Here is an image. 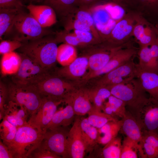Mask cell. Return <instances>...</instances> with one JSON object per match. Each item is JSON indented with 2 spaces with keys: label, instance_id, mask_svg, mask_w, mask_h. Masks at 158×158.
Instances as JSON below:
<instances>
[{
  "label": "cell",
  "instance_id": "1",
  "mask_svg": "<svg viewBox=\"0 0 158 158\" xmlns=\"http://www.w3.org/2000/svg\"><path fill=\"white\" fill-rule=\"evenodd\" d=\"M95 27L102 42L108 39L113 29L130 9L109 1L88 7Z\"/></svg>",
  "mask_w": 158,
  "mask_h": 158
},
{
  "label": "cell",
  "instance_id": "2",
  "mask_svg": "<svg viewBox=\"0 0 158 158\" xmlns=\"http://www.w3.org/2000/svg\"><path fill=\"white\" fill-rule=\"evenodd\" d=\"M51 35L22 43L19 48L24 54L37 63L43 68L50 71L55 69L58 47Z\"/></svg>",
  "mask_w": 158,
  "mask_h": 158
},
{
  "label": "cell",
  "instance_id": "3",
  "mask_svg": "<svg viewBox=\"0 0 158 158\" xmlns=\"http://www.w3.org/2000/svg\"><path fill=\"white\" fill-rule=\"evenodd\" d=\"M53 33L42 27L29 13L25 12L22 9L16 16L8 35H12L11 40L24 43L51 35Z\"/></svg>",
  "mask_w": 158,
  "mask_h": 158
},
{
  "label": "cell",
  "instance_id": "4",
  "mask_svg": "<svg viewBox=\"0 0 158 158\" xmlns=\"http://www.w3.org/2000/svg\"><path fill=\"white\" fill-rule=\"evenodd\" d=\"M44 133L28 123L18 127L15 138L7 146L13 158H27L42 142Z\"/></svg>",
  "mask_w": 158,
  "mask_h": 158
},
{
  "label": "cell",
  "instance_id": "5",
  "mask_svg": "<svg viewBox=\"0 0 158 158\" xmlns=\"http://www.w3.org/2000/svg\"><path fill=\"white\" fill-rule=\"evenodd\" d=\"M134 78L108 89L112 95L123 101L126 106L138 112L148 104L151 99L147 97L146 91L139 80L138 78L135 79Z\"/></svg>",
  "mask_w": 158,
  "mask_h": 158
},
{
  "label": "cell",
  "instance_id": "6",
  "mask_svg": "<svg viewBox=\"0 0 158 158\" xmlns=\"http://www.w3.org/2000/svg\"><path fill=\"white\" fill-rule=\"evenodd\" d=\"M7 87L9 101L24 106L30 117L36 112L41 103L42 97L35 85L16 84L11 82Z\"/></svg>",
  "mask_w": 158,
  "mask_h": 158
},
{
  "label": "cell",
  "instance_id": "7",
  "mask_svg": "<svg viewBox=\"0 0 158 158\" xmlns=\"http://www.w3.org/2000/svg\"><path fill=\"white\" fill-rule=\"evenodd\" d=\"M21 63L18 72L11 77L12 82L23 85H36L54 71L46 70L25 54L20 53Z\"/></svg>",
  "mask_w": 158,
  "mask_h": 158
},
{
  "label": "cell",
  "instance_id": "8",
  "mask_svg": "<svg viewBox=\"0 0 158 158\" xmlns=\"http://www.w3.org/2000/svg\"><path fill=\"white\" fill-rule=\"evenodd\" d=\"M42 97H48L62 101L78 86L56 75L54 71L35 85Z\"/></svg>",
  "mask_w": 158,
  "mask_h": 158
},
{
  "label": "cell",
  "instance_id": "9",
  "mask_svg": "<svg viewBox=\"0 0 158 158\" xmlns=\"http://www.w3.org/2000/svg\"><path fill=\"white\" fill-rule=\"evenodd\" d=\"M124 45L116 47L102 42L82 49L81 56L87 57L88 61V71L87 74L102 69L116 51Z\"/></svg>",
  "mask_w": 158,
  "mask_h": 158
},
{
  "label": "cell",
  "instance_id": "10",
  "mask_svg": "<svg viewBox=\"0 0 158 158\" xmlns=\"http://www.w3.org/2000/svg\"><path fill=\"white\" fill-rule=\"evenodd\" d=\"M136 11L128 10L122 18L116 25L107 40L105 42L111 45L118 47L128 42L133 37V31L136 23Z\"/></svg>",
  "mask_w": 158,
  "mask_h": 158
},
{
  "label": "cell",
  "instance_id": "11",
  "mask_svg": "<svg viewBox=\"0 0 158 158\" xmlns=\"http://www.w3.org/2000/svg\"><path fill=\"white\" fill-rule=\"evenodd\" d=\"M138 49L126 43L115 53L107 64L101 69L86 75L79 83L81 85L92 78L106 74L133 59Z\"/></svg>",
  "mask_w": 158,
  "mask_h": 158
},
{
  "label": "cell",
  "instance_id": "12",
  "mask_svg": "<svg viewBox=\"0 0 158 158\" xmlns=\"http://www.w3.org/2000/svg\"><path fill=\"white\" fill-rule=\"evenodd\" d=\"M67 127H60L47 130L44 133L40 145L63 158H69L67 148L69 131Z\"/></svg>",
  "mask_w": 158,
  "mask_h": 158
},
{
  "label": "cell",
  "instance_id": "13",
  "mask_svg": "<svg viewBox=\"0 0 158 158\" xmlns=\"http://www.w3.org/2000/svg\"><path fill=\"white\" fill-rule=\"evenodd\" d=\"M62 103L48 97H42V101L36 112L29 118L28 123L38 130L44 133L45 128L57 111V107Z\"/></svg>",
  "mask_w": 158,
  "mask_h": 158
},
{
  "label": "cell",
  "instance_id": "14",
  "mask_svg": "<svg viewBox=\"0 0 158 158\" xmlns=\"http://www.w3.org/2000/svg\"><path fill=\"white\" fill-rule=\"evenodd\" d=\"M88 69L87 57L81 56L77 57L69 65L61 68H56L54 73L57 75L76 84L87 74Z\"/></svg>",
  "mask_w": 158,
  "mask_h": 158
},
{
  "label": "cell",
  "instance_id": "15",
  "mask_svg": "<svg viewBox=\"0 0 158 158\" xmlns=\"http://www.w3.org/2000/svg\"><path fill=\"white\" fill-rule=\"evenodd\" d=\"M136 64L133 59L111 71L88 80L83 84L88 87H106L112 80L118 77H135Z\"/></svg>",
  "mask_w": 158,
  "mask_h": 158
},
{
  "label": "cell",
  "instance_id": "16",
  "mask_svg": "<svg viewBox=\"0 0 158 158\" xmlns=\"http://www.w3.org/2000/svg\"><path fill=\"white\" fill-rule=\"evenodd\" d=\"M136 11V23L133 30V37L140 47L150 46L157 38L155 25L145 18L142 14Z\"/></svg>",
  "mask_w": 158,
  "mask_h": 158
},
{
  "label": "cell",
  "instance_id": "17",
  "mask_svg": "<svg viewBox=\"0 0 158 158\" xmlns=\"http://www.w3.org/2000/svg\"><path fill=\"white\" fill-rule=\"evenodd\" d=\"M67 148L70 158H83L86 153L80 125V118H76L69 131Z\"/></svg>",
  "mask_w": 158,
  "mask_h": 158
},
{
  "label": "cell",
  "instance_id": "18",
  "mask_svg": "<svg viewBox=\"0 0 158 158\" xmlns=\"http://www.w3.org/2000/svg\"><path fill=\"white\" fill-rule=\"evenodd\" d=\"M64 103L71 104L75 115L78 116L87 114L93 107L86 91L82 86H78L71 92Z\"/></svg>",
  "mask_w": 158,
  "mask_h": 158
},
{
  "label": "cell",
  "instance_id": "19",
  "mask_svg": "<svg viewBox=\"0 0 158 158\" xmlns=\"http://www.w3.org/2000/svg\"><path fill=\"white\" fill-rule=\"evenodd\" d=\"M26 8L29 13L43 28L50 27L57 22L55 11L50 6L30 4Z\"/></svg>",
  "mask_w": 158,
  "mask_h": 158
},
{
  "label": "cell",
  "instance_id": "20",
  "mask_svg": "<svg viewBox=\"0 0 158 158\" xmlns=\"http://www.w3.org/2000/svg\"><path fill=\"white\" fill-rule=\"evenodd\" d=\"M4 118L18 128L28 123L30 116L24 106L9 101L5 107Z\"/></svg>",
  "mask_w": 158,
  "mask_h": 158
},
{
  "label": "cell",
  "instance_id": "21",
  "mask_svg": "<svg viewBox=\"0 0 158 158\" xmlns=\"http://www.w3.org/2000/svg\"><path fill=\"white\" fill-rule=\"evenodd\" d=\"M121 128L126 137L135 142L139 148V154L143 158H146L142 148L143 135L140 125L135 119L126 114L123 118Z\"/></svg>",
  "mask_w": 158,
  "mask_h": 158
},
{
  "label": "cell",
  "instance_id": "22",
  "mask_svg": "<svg viewBox=\"0 0 158 158\" xmlns=\"http://www.w3.org/2000/svg\"><path fill=\"white\" fill-rule=\"evenodd\" d=\"M151 99L150 103L138 113L146 130L156 131L158 128V101Z\"/></svg>",
  "mask_w": 158,
  "mask_h": 158
},
{
  "label": "cell",
  "instance_id": "23",
  "mask_svg": "<svg viewBox=\"0 0 158 158\" xmlns=\"http://www.w3.org/2000/svg\"><path fill=\"white\" fill-rule=\"evenodd\" d=\"M140 80L146 92L150 95V98L158 101V73L142 71L136 66L135 74Z\"/></svg>",
  "mask_w": 158,
  "mask_h": 158
},
{
  "label": "cell",
  "instance_id": "24",
  "mask_svg": "<svg viewBox=\"0 0 158 158\" xmlns=\"http://www.w3.org/2000/svg\"><path fill=\"white\" fill-rule=\"evenodd\" d=\"M66 104L65 108L56 112L45 128L44 132L60 127H67L71 124L75 115L71 105L68 104Z\"/></svg>",
  "mask_w": 158,
  "mask_h": 158
},
{
  "label": "cell",
  "instance_id": "25",
  "mask_svg": "<svg viewBox=\"0 0 158 158\" xmlns=\"http://www.w3.org/2000/svg\"><path fill=\"white\" fill-rule=\"evenodd\" d=\"M80 125L86 152L90 154L97 145V129L89 123L87 118H80Z\"/></svg>",
  "mask_w": 158,
  "mask_h": 158
},
{
  "label": "cell",
  "instance_id": "26",
  "mask_svg": "<svg viewBox=\"0 0 158 158\" xmlns=\"http://www.w3.org/2000/svg\"><path fill=\"white\" fill-rule=\"evenodd\" d=\"M122 146L121 139L116 137L104 145L102 149L99 148L97 145L90 155L92 156V157L120 158Z\"/></svg>",
  "mask_w": 158,
  "mask_h": 158
},
{
  "label": "cell",
  "instance_id": "27",
  "mask_svg": "<svg viewBox=\"0 0 158 158\" xmlns=\"http://www.w3.org/2000/svg\"><path fill=\"white\" fill-rule=\"evenodd\" d=\"M132 9L145 14L153 24L158 23V0H131Z\"/></svg>",
  "mask_w": 158,
  "mask_h": 158
},
{
  "label": "cell",
  "instance_id": "28",
  "mask_svg": "<svg viewBox=\"0 0 158 158\" xmlns=\"http://www.w3.org/2000/svg\"><path fill=\"white\" fill-rule=\"evenodd\" d=\"M21 61L19 54L14 51L3 55L0 62L1 75L4 76L16 74L20 68Z\"/></svg>",
  "mask_w": 158,
  "mask_h": 158
},
{
  "label": "cell",
  "instance_id": "29",
  "mask_svg": "<svg viewBox=\"0 0 158 158\" xmlns=\"http://www.w3.org/2000/svg\"><path fill=\"white\" fill-rule=\"evenodd\" d=\"M122 124V120L111 121L98 128V144L104 145L116 137Z\"/></svg>",
  "mask_w": 158,
  "mask_h": 158
},
{
  "label": "cell",
  "instance_id": "30",
  "mask_svg": "<svg viewBox=\"0 0 158 158\" xmlns=\"http://www.w3.org/2000/svg\"><path fill=\"white\" fill-rule=\"evenodd\" d=\"M80 86L85 89L93 106L102 111L104 103L111 95L109 90L105 87Z\"/></svg>",
  "mask_w": 158,
  "mask_h": 158
},
{
  "label": "cell",
  "instance_id": "31",
  "mask_svg": "<svg viewBox=\"0 0 158 158\" xmlns=\"http://www.w3.org/2000/svg\"><path fill=\"white\" fill-rule=\"evenodd\" d=\"M22 9L0 8V39L1 40L8 35L16 16Z\"/></svg>",
  "mask_w": 158,
  "mask_h": 158
},
{
  "label": "cell",
  "instance_id": "32",
  "mask_svg": "<svg viewBox=\"0 0 158 158\" xmlns=\"http://www.w3.org/2000/svg\"><path fill=\"white\" fill-rule=\"evenodd\" d=\"M137 54L139 63L136 66L138 68L142 71L158 73V63L152 59L150 46L140 47Z\"/></svg>",
  "mask_w": 158,
  "mask_h": 158
},
{
  "label": "cell",
  "instance_id": "33",
  "mask_svg": "<svg viewBox=\"0 0 158 158\" xmlns=\"http://www.w3.org/2000/svg\"><path fill=\"white\" fill-rule=\"evenodd\" d=\"M142 145L146 157L158 158V133L156 131H146Z\"/></svg>",
  "mask_w": 158,
  "mask_h": 158
},
{
  "label": "cell",
  "instance_id": "34",
  "mask_svg": "<svg viewBox=\"0 0 158 158\" xmlns=\"http://www.w3.org/2000/svg\"><path fill=\"white\" fill-rule=\"evenodd\" d=\"M126 106L123 101L111 95L107 101L104 103L102 111L114 117L117 116L123 118L126 114Z\"/></svg>",
  "mask_w": 158,
  "mask_h": 158
},
{
  "label": "cell",
  "instance_id": "35",
  "mask_svg": "<svg viewBox=\"0 0 158 158\" xmlns=\"http://www.w3.org/2000/svg\"><path fill=\"white\" fill-rule=\"evenodd\" d=\"M77 57V51L75 47L65 43L58 47L57 61L62 66L69 65Z\"/></svg>",
  "mask_w": 158,
  "mask_h": 158
},
{
  "label": "cell",
  "instance_id": "36",
  "mask_svg": "<svg viewBox=\"0 0 158 158\" xmlns=\"http://www.w3.org/2000/svg\"><path fill=\"white\" fill-rule=\"evenodd\" d=\"M87 118L89 123L97 129L99 128L108 122L117 120L115 118L94 107L88 113Z\"/></svg>",
  "mask_w": 158,
  "mask_h": 158
},
{
  "label": "cell",
  "instance_id": "37",
  "mask_svg": "<svg viewBox=\"0 0 158 158\" xmlns=\"http://www.w3.org/2000/svg\"><path fill=\"white\" fill-rule=\"evenodd\" d=\"M77 10L75 19L89 27L94 36L98 40L102 42L96 29L93 17L87 6H80Z\"/></svg>",
  "mask_w": 158,
  "mask_h": 158
},
{
  "label": "cell",
  "instance_id": "38",
  "mask_svg": "<svg viewBox=\"0 0 158 158\" xmlns=\"http://www.w3.org/2000/svg\"><path fill=\"white\" fill-rule=\"evenodd\" d=\"M17 128L4 118L0 124V139L7 146L14 140Z\"/></svg>",
  "mask_w": 158,
  "mask_h": 158
},
{
  "label": "cell",
  "instance_id": "39",
  "mask_svg": "<svg viewBox=\"0 0 158 158\" xmlns=\"http://www.w3.org/2000/svg\"><path fill=\"white\" fill-rule=\"evenodd\" d=\"M78 6H80L78 0H52L50 6L62 16H66Z\"/></svg>",
  "mask_w": 158,
  "mask_h": 158
},
{
  "label": "cell",
  "instance_id": "40",
  "mask_svg": "<svg viewBox=\"0 0 158 158\" xmlns=\"http://www.w3.org/2000/svg\"><path fill=\"white\" fill-rule=\"evenodd\" d=\"M139 148L133 141L126 137L122 143L120 158H137Z\"/></svg>",
  "mask_w": 158,
  "mask_h": 158
},
{
  "label": "cell",
  "instance_id": "41",
  "mask_svg": "<svg viewBox=\"0 0 158 158\" xmlns=\"http://www.w3.org/2000/svg\"><path fill=\"white\" fill-rule=\"evenodd\" d=\"M73 32L80 44L81 49L102 42L97 40L90 32L74 30Z\"/></svg>",
  "mask_w": 158,
  "mask_h": 158
},
{
  "label": "cell",
  "instance_id": "42",
  "mask_svg": "<svg viewBox=\"0 0 158 158\" xmlns=\"http://www.w3.org/2000/svg\"><path fill=\"white\" fill-rule=\"evenodd\" d=\"M55 40L58 43L62 42L73 46L76 48H81L80 44L76 36L73 33H70L64 31L56 34Z\"/></svg>",
  "mask_w": 158,
  "mask_h": 158
},
{
  "label": "cell",
  "instance_id": "43",
  "mask_svg": "<svg viewBox=\"0 0 158 158\" xmlns=\"http://www.w3.org/2000/svg\"><path fill=\"white\" fill-rule=\"evenodd\" d=\"M22 43L15 40H1L0 43L1 55L14 51L22 45Z\"/></svg>",
  "mask_w": 158,
  "mask_h": 158
},
{
  "label": "cell",
  "instance_id": "44",
  "mask_svg": "<svg viewBox=\"0 0 158 158\" xmlns=\"http://www.w3.org/2000/svg\"><path fill=\"white\" fill-rule=\"evenodd\" d=\"M30 158H61L50 150L40 145L37 147L30 155Z\"/></svg>",
  "mask_w": 158,
  "mask_h": 158
},
{
  "label": "cell",
  "instance_id": "45",
  "mask_svg": "<svg viewBox=\"0 0 158 158\" xmlns=\"http://www.w3.org/2000/svg\"><path fill=\"white\" fill-rule=\"evenodd\" d=\"M8 93L7 86L1 81L0 82V120H2L5 114V104L8 98Z\"/></svg>",
  "mask_w": 158,
  "mask_h": 158
},
{
  "label": "cell",
  "instance_id": "46",
  "mask_svg": "<svg viewBox=\"0 0 158 158\" xmlns=\"http://www.w3.org/2000/svg\"><path fill=\"white\" fill-rule=\"evenodd\" d=\"M65 28V30L67 31L72 29L74 30L87 31L91 32V29L89 27L79 20L75 19L74 20L72 21L71 20H68L66 23Z\"/></svg>",
  "mask_w": 158,
  "mask_h": 158
},
{
  "label": "cell",
  "instance_id": "47",
  "mask_svg": "<svg viewBox=\"0 0 158 158\" xmlns=\"http://www.w3.org/2000/svg\"><path fill=\"white\" fill-rule=\"evenodd\" d=\"M23 0H0V8L23 9Z\"/></svg>",
  "mask_w": 158,
  "mask_h": 158
},
{
  "label": "cell",
  "instance_id": "48",
  "mask_svg": "<svg viewBox=\"0 0 158 158\" xmlns=\"http://www.w3.org/2000/svg\"><path fill=\"white\" fill-rule=\"evenodd\" d=\"M0 158H13L8 147L0 139Z\"/></svg>",
  "mask_w": 158,
  "mask_h": 158
},
{
  "label": "cell",
  "instance_id": "49",
  "mask_svg": "<svg viewBox=\"0 0 158 158\" xmlns=\"http://www.w3.org/2000/svg\"><path fill=\"white\" fill-rule=\"evenodd\" d=\"M150 54L153 61L158 63V40L156 39L150 46Z\"/></svg>",
  "mask_w": 158,
  "mask_h": 158
},
{
  "label": "cell",
  "instance_id": "50",
  "mask_svg": "<svg viewBox=\"0 0 158 158\" xmlns=\"http://www.w3.org/2000/svg\"><path fill=\"white\" fill-rule=\"evenodd\" d=\"M112 2L128 8H132L131 0H104Z\"/></svg>",
  "mask_w": 158,
  "mask_h": 158
},
{
  "label": "cell",
  "instance_id": "51",
  "mask_svg": "<svg viewBox=\"0 0 158 158\" xmlns=\"http://www.w3.org/2000/svg\"><path fill=\"white\" fill-rule=\"evenodd\" d=\"M99 0H78L80 6H90Z\"/></svg>",
  "mask_w": 158,
  "mask_h": 158
},
{
  "label": "cell",
  "instance_id": "52",
  "mask_svg": "<svg viewBox=\"0 0 158 158\" xmlns=\"http://www.w3.org/2000/svg\"><path fill=\"white\" fill-rule=\"evenodd\" d=\"M30 2V4L35 3H42L44 4L50 6L52 0H24Z\"/></svg>",
  "mask_w": 158,
  "mask_h": 158
},
{
  "label": "cell",
  "instance_id": "53",
  "mask_svg": "<svg viewBox=\"0 0 158 158\" xmlns=\"http://www.w3.org/2000/svg\"><path fill=\"white\" fill-rule=\"evenodd\" d=\"M155 27L156 28L157 35V38L158 40V23H157L154 24Z\"/></svg>",
  "mask_w": 158,
  "mask_h": 158
},
{
  "label": "cell",
  "instance_id": "54",
  "mask_svg": "<svg viewBox=\"0 0 158 158\" xmlns=\"http://www.w3.org/2000/svg\"><path fill=\"white\" fill-rule=\"evenodd\" d=\"M156 131L158 133V128H157V130H156Z\"/></svg>",
  "mask_w": 158,
  "mask_h": 158
}]
</instances>
